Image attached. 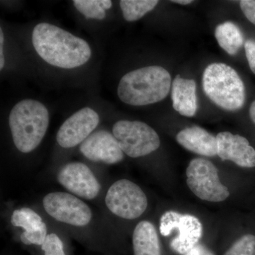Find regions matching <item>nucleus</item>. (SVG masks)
Here are the masks:
<instances>
[{"instance_id": "nucleus-15", "label": "nucleus", "mask_w": 255, "mask_h": 255, "mask_svg": "<svg viewBox=\"0 0 255 255\" xmlns=\"http://www.w3.org/2000/svg\"><path fill=\"white\" fill-rule=\"evenodd\" d=\"M176 138L182 147L198 155L206 157L218 155L216 137L202 128L194 127L183 129L178 132Z\"/></svg>"}, {"instance_id": "nucleus-1", "label": "nucleus", "mask_w": 255, "mask_h": 255, "mask_svg": "<svg viewBox=\"0 0 255 255\" xmlns=\"http://www.w3.org/2000/svg\"><path fill=\"white\" fill-rule=\"evenodd\" d=\"M32 43L42 59L58 68H78L91 58L92 50L87 41L48 23L35 26Z\"/></svg>"}, {"instance_id": "nucleus-24", "label": "nucleus", "mask_w": 255, "mask_h": 255, "mask_svg": "<svg viewBox=\"0 0 255 255\" xmlns=\"http://www.w3.org/2000/svg\"><path fill=\"white\" fill-rule=\"evenodd\" d=\"M247 59L253 73L255 74V41L248 40L245 43Z\"/></svg>"}, {"instance_id": "nucleus-10", "label": "nucleus", "mask_w": 255, "mask_h": 255, "mask_svg": "<svg viewBox=\"0 0 255 255\" xmlns=\"http://www.w3.org/2000/svg\"><path fill=\"white\" fill-rule=\"evenodd\" d=\"M57 178L65 189L82 199L92 200L100 194V182L90 167L82 162L65 164L60 169Z\"/></svg>"}, {"instance_id": "nucleus-12", "label": "nucleus", "mask_w": 255, "mask_h": 255, "mask_svg": "<svg viewBox=\"0 0 255 255\" xmlns=\"http://www.w3.org/2000/svg\"><path fill=\"white\" fill-rule=\"evenodd\" d=\"M82 155L90 161L106 164L122 162L124 153L113 133L100 130L92 133L80 147Z\"/></svg>"}, {"instance_id": "nucleus-3", "label": "nucleus", "mask_w": 255, "mask_h": 255, "mask_svg": "<svg viewBox=\"0 0 255 255\" xmlns=\"http://www.w3.org/2000/svg\"><path fill=\"white\" fill-rule=\"evenodd\" d=\"M13 142L23 153L38 147L46 135L49 125V113L41 102L24 100L13 107L9 117Z\"/></svg>"}, {"instance_id": "nucleus-6", "label": "nucleus", "mask_w": 255, "mask_h": 255, "mask_svg": "<svg viewBox=\"0 0 255 255\" xmlns=\"http://www.w3.org/2000/svg\"><path fill=\"white\" fill-rule=\"evenodd\" d=\"M187 184L199 199L211 202H221L228 199L230 191L220 181L219 171L211 161L195 158L189 162Z\"/></svg>"}, {"instance_id": "nucleus-8", "label": "nucleus", "mask_w": 255, "mask_h": 255, "mask_svg": "<svg viewBox=\"0 0 255 255\" xmlns=\"http://www.w3.org/2000/svg\"><path fill=\"white\" fill-rule=\"evenodd\" d=\"M105 204L115 216L132 220L137 219L145 212L147 207V199L138 185L123 179L111 186L106 194Z\"/></svg>"}, {"instance_id": "nucleus-17", "label": "nucleus", "mask_w": 255, "mask_h": 255, "mask_svg": "<svg viewBox=\"0 0 255 255\" xmlns=\"http://www.w3.org/2000/svg\"><path fill=\"white\" fill-rule=\"evenodd\" d=\"M134 255H161V246L155 226L140 221L132 233Z\"/></svg>"}, {"instance_id": "nucleus-28", "label": "nucleus", "mask_w": 255, "mask_h": 255, "mask_svg": "<svg viewBox=\"0 0 255 255\" xmlns=\"http://www.w3.org/2000/svg\"><path fill=\"white\" fill-rule=\"evenodd\" d=\"M214 255V253H211L209 250L206 249L205 247L201 246V255Z\"/></svg>"}, {"instance_id": "nucleus-23", "label": "nucleus", "mask_w": 255, "mask_h": 255, "mask_svg": "<svg viewBox=\"0 0 255 255\" xmlns=\"http://www.w3.org/2000/svg\"><path fill=\"white\" fill-rule=\"evenodd\" d=\"M240 5L246 18L255 25V0H243Z\"/></svg>"}, {"instance_id": "nucleus-26", "label": "nucleus", "mask_w": 255, "mask_h": 255, "mask_svg": "<svg viewBox=\"0 0 255 255\" xmlns=\"http://www.w3.org/2000/svg\"><path fill=\"white\" fill-rule=\"evenodd\" d=\"M250 117H251L253 123L255 124V101L252 103L251 108H250Z\"/></svg>"}, {"instance_id": "nucleus-18", "label": "nucleus", "mask_w": 255, "mask_h": 255, "mask_svg": "<svg viewBox=\"0 0 255 255\" xmlns=\"http://www.w3.org/2000/svg\"><path fill=\"white\" fill-rule=\"evenodd\" d=\"M215 36L219 46L229 55L237 54L244 44L243 32L232 21H226L219 24L215 31Z\"/></svg>"}, {"instance_id": "nucleus-25", "label": "nucleus", "mask_w": 255, "mask_h": 255, "mask_svg": "<svg viewBox=\"0 0 255 255\" xmlns=\"http://www.w3.org/2000/svg\"><path fill=\"white\" fill-rule=\"evenodd\" d=\"M201 255V246L200 245H197L194 248L188 251L187 253H185L184 255Z\"/></svg>"}, {"instance_id": "nucleus-27", "label": "nucleus", "mask_w": 255, "mask_h": 255, "mask_svg": "<svg viewBox=\"0 0 255 255\" xmlns=\"http://www.w3.org/2000/svg\"><path fill=\"white\" fill-rule=\"evenodd\" d=\"M4 65V58L3 55L2 46H0V69L2 70Z\"/></svg>"}, {"instance_id": "nucleus-22", "label": "nucleus", "mask_w": 255, "mask_h": 255, "mask_svg": "<svg viewBox=\"0 0 255 255\" xmlns=\"http://www.w3.org/2000/svg\"><path fill=\"white\" fill-rule=\"evenodd\" d=\"M41 247L45 255H65L63 242L55 233L48 235Z\"/></svg>"}, {"instance_id": "nucleus-4", "label": "nucleus", "mask_w": 255, "mask_h": 255, "mask_svg": "<svg viewBox=\"0 0 255 255\" xmlns=\"http://www.w3.org/2000/svg\"><path fill=\"white\" fill-rule=\"evenodd\" d=\"M202 83L206 96L223 110L237 111L244 106L246 87L237 72L229 65H208L203 75Z\"/></svg>"}, {"instance_id": "nucleus-20", "label": "nucleus", "mask_w": 255, "mask_h": 255, "mask_svg": "<svg viewBox=\"0 0 255 255\" xmlns=\"http://www.w3.org/2000/svg\"><path fill=\"white\" fill-rule=\"evenodd\" d=\"M76 9L86 18L104 19L106 16L103 7V0H75L73 1Z\"/></svg>"}, {"instance_id": "nucleus-9", "label": "nucleus", "mask_w": 255, "mask_h": 255, "mask_svg": "<svg viewBox=\"0 0 255 255\" xmlns=\"http://www.w3.org/2000/svg\"><path fill=\"white\" fill-rule=\"evenodd\" d=\"M43 205L47 214L59 222L83 227L92 220V212L90 206L68 193H49L43 198Z\"/></svg>"}, {"instance_id": "nucleus-11", "label": "nucleus", "mask_w": 255, "mask_h": 255, "mask_svg": "<svg viewBox=\"0 0 255 255\" xmlns=\"http://www.w3.org/2000/svg\"><path fill=\"white\" fill-rule=\"evenodd\" d=\"M100 123L95 110L85 107L69 117L58 130L56 140L64 148H71L82 143Z\"/></svg>"}, {"instance_id": "nucleus-13", "label": "nucleus", "mask_w": 255, "mask_h": 255, "mask_svg": "<svg viewBox=\"0 0 255 255\" xmlns=\"http://www.w3.org/2000/svg\"><path fill=\"white\" fill-rule=\"evenodd\" d=\"M216 139L218 155L223 161L231 160L246 168L255 167V150L246 137L230 132H221Z\"/></svg>"}, {"instance_id": "nucleus-16", "label": "nucleus", "mask_w": 255, "mask_h": 255, "mask_svg": "<svg viewBox=\"0 0 255 255\" xmlns=\"http://www.w3.org/2000/svg\"><path fill=\"white\" fill-rule=\"evenodd\" d=\"M172 101L178 113L184 117H194L198 108L196 82L177 75L172 82Z\"/></svg>"}, {"instance_id": "nucleus-7", "label": "nucleus", "mask_w": 255, "mask_h": 255, "mask_svg": "<svg viewBox=\"0 0 255 255\" xmlns=\"http://www.w3.org/2000/svg\"><path fill=\"white\" fill-rule=\"evenodd\" d=\"M159 232L164 237L176 233L170 242L172 251L184 255L197 246L203 235V226L199 219L189 214L167 211L159 222Z\"/></svg>"}, {"instance_id": "nucleus-2", "label": "nucleus", "mask_w": 255, "mask_h": 255, "mask_svg": "<svg viewBox=\"0 0 255 255\" xmlns=\"http://www.w3.org/2000/svg\"><path fill=\"white\" fill-rule=\"evenodd\" d=\"M171 84L170 74L162 67H144L124 75L119 82L117 94L127 105H152L166 98Z\"/></svg>"}, {"instance_id": "nucleus-14", "label": "nucleus", "mask_w": 255, "mask_h": 255, "mask_svg": "<svg viewBox=\"0 0 255 255\" xmlns=\"http://www.w3.org/2000/svg\"><path fill=\"white\" fill-rule=\"evenodd\" d=\"M11 223L14 227L22 228L23 232L20 239L27 246H42L48 236L46 223L39 215L29 208L15 210L11 215Z\"/></svg>"}, {"instance_id": "nucleus-19", "label": "nucleus", "mask_w": 255, "mask_h": 255, "mask_svg": "<svg viewBox=\"0 0 255 255\" xmlns=\"http://www.w3.org/2000/svg\"><path fill=\"white\" fill-rule=\"evenodd\" d=\"M158 3L156 0H122L120 6L127 21H135L153 10Z\"/></svg>"}, {"instance_id": "nucleus-21", "label": "nucleus", "mask_w": 255, "mask_h": 255, "mask_svg": "<svg viewBox=\"0 0 255 255\" xmlns=\"http://www.w3.org/2000/svg\"><path fill=\"white\" fill-rule=\"evenodd\" d=\"M223 255H255V236H243Z\"/></svg>"}, {"instance_id": "nucleus-5", "label": "nucleus", "mask_w": 255, "mask_h": 255, "mask_svg": "<svg viewBox=\"0 0 255 255\" xmlns=\"http://www.w3.org/2000/svg\"><path fill=\"white\" fill-rule=\"evenodd\" d=\"M112 133L124 153L132 158L149 155L160 146L157 132L142 122L119 121L114 124Z\"/></svg>"}, {"instance_id": "nucleus-29", "label": "nucleus", "mask_w": 255, "mask_h": 255, "mask_svg": "<svg viewBox=\"0 0 255 255\" xmlns=\"http://www.w3.org/2000/svg\"><path fill=\"white\" fill-rule=\"evenodd\" d=\"M172 2L177 3V4H179L186 5L191 4V3L193 2V1H191V0H174V1H172Z\"/></svg>"}, {"instance_id": "nucleus-30", "label": "nucleus", "mask_w": 255, "mask_h": 255, "mask_svg": "<svg viewBox=\"0 0 255 255\" xmlns=\"http://www.w3.org/2000/svg\"><path fill=\"white\" fill-rule=\"evenodd\" d=\"M4 42V35H3L2 29L0 30V46H2Z\"/></svg>"}]
</instances>
